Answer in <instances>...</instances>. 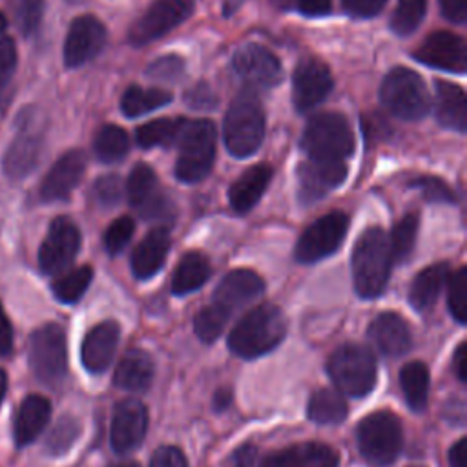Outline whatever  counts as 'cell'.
<instances>
[{
	"instance_id": "obj_1",
	"label": "cell",
	"mask_w": 467,
	"mask_h": 467,
	"mask_svg": "<svg viewBox=\"0 0 467 467\" xmlns=\"http://www.w3.org/2000/svg\"><path fill=\"white\" fill-rule=\"evenodd\" d=\"M286 316L272 303H263L248 310L230 330V350L244 359H254L272 352L286 336Z\"/></svg>"
},
{
	"instance_id": "obj_2",
	"label": "cell",
	"mask_w": 467,
	"mask_h": 467,
	"mask_svg": "<svg viewBox=\"0 0 467 467\" xmlns=\"http://www.w3.org/2000/svg\"><path fill=\"white\" fill-rule=\"evenodd\" d=\"M350 265L354 288L359 297L374 299L383 294L394 261L389 237L379 226H370L358 237Z\"/></svg>"
},
{
	"instance_id": "obj_3",
	"label": "cell",
	"mask_w": 467,
	"mask_h": 467,
	"mask_svg": "<svg viewBox=\"0 0 467 467\" xmlns=\"http://www.w3.org/2000/svg\"><path fill=\"white\" fill-rule=\"evenodd\" d=\"M223 137L234 157L244 159L259 150L265 137V111L254 91L243 89L232 100L224 115Z\"/></svg>"
},
{
	"instance_id": "obj_4",
	"label": "cell",
	"mask_w": 467,
	"mask_h": 467,
	"mask_svg": "<svg viewBox=\"0 0 467 467\" xmlns=\"http://www.w3.org/2000/svg\"><path fill=\"white\" fill-rule=\"evenodd\" d=\"M327 372L336 390L352 398H363L376 385L378 367L370 348L359 343H343L330 354Z\"/></svg>"
},
{
	"instance_id": "obj_5",
	"label": "cell",
	"mask_w": 467,
	"mask_h": 467,
	"mask_svg": "<svg viewBox=\"0 0 467 467\" xmlns=\"http://www.w3.org/2000/svg\"><path fill=\"white\" fill-rule=\"evenodd\" d=\"M217 131L212 120H186L177 146L179 157L175 162V177L184 184H195L204 179L215 159Z\"/></svg>"
},
{
	"instance_id": "obj_6",
	"label": "cell",
	"mask_w": 467,
	"mask_h": 467,
	"mask_svg": "<svg viewBox=\"0 0 467 467\" xmlns=\"http://www.w3.org/2000/svg\"><path fill=\"white\" fill-rule=\"evenodd\" d=\"M361 456L374 467L394 463L403 447L400 418L390 410H376L365 416L356 431Z\"/></svg>"
},
{
	"instance_id": "obj_7",
	"label": "cell",
	"mask_w": 467,
	"mask_h": 467,
	"mask_svg": "<svg viewBox=\"0 0 467 467\" xmlns=\"http://www.w3.org/2000/svg\"><path fill=\"white\" fill-rule=\"evenodd\" d=\"M301 150L308 159L347 161L354 151V135L341 113L314 115L301 135Z\"/></svg>"
},
{
	"instance_id": "obj_8",
	"label": "cell",
	"mask_w": 467,
	"mask_h": 467,
	"mask_svg": "<svg viewBox=\"0 0 467 467\" xmlns=\"http://www.w3.org/2000/svg\"><path fill=\"white\" fill-rule=\"evenodd\" d=\"M381 104L401 120H420L431 109V97L421 77L403 66L387 73L379 88Z\"/></svg>"
},
{
	"instance_id": "obj_9",
	"label": "cell",
	"mask_w": 467,
	"mask_h": 467,
	"mask_svg": "<svg viewBox=\"0 0 467 467\" xmlns=\"http://www.w3.org/2000/svg\"><path fill=\"white\" fill-rule=\"evenodd\" d=\"M29 367L35 378L49 387L58 385L67 372V345L64 328L46 323L31 332L27 345Z\"/></svg>"
},
{
	"instance_id": "obj_10",
	"label": "cell",
	"mask_w": 467,
	"mask_h": 467,
	"mask_svg": "<svg viewBox=\"0 0 467 467\" xmlns=\"http://www.w3.org/2000/svg\"><path fill=\"white\" fill-rule=\"evenodd\" d=\"M44 146V131L35 109H27L18 117L16 135L5 150L4 171L11 179L29 175L40 161Z\"/></svg>"
},
{
	"instance_id": "obj_11",
	"label": "cell",
	"mask_w": 467,
	"mask_h": 467,
	"mask_svg": "<svg viewBox=\"0 0 467 467\" xmlns=\"http://www.w3.org/2000/svg\"><path fill=\"white\" fill-rule=\"evenodd\" d=\"M348 226L347 213L334 210L316 219L297 239L294 257L299 263H316L334 254L345 239Z\"/></svg>"
},
{
	"instance_id": "obj_12",
	"label": "cell",
	"mask_w": 467,
	"mask_h": 467,
	"mask_svg": "<svg viewBox=\"0 0 467 467\" xmlns=\"http://www.w3.org/2000/svg\"><path fill=\"white\" fill-rule=\"evenodd\" d=\"M193 11V0H155L130 27L133 46L150 44L182 24Z\"/></svg>"
},
{
	"instance_id": "obj_13",
	"label": "cell",
	"mask_w": 467,
	"mask_h": 467,
	"mask_svg": "<svg viewBox=\"0 0 467 467\" xmlns=\"http://www.w3.org/2000/svg\"><path fill=\"white\" fill-rule=\"evenodd\" d=\"M126 190L130 204L140 213L142 219L166 221L173 217V206L159 188L157 175L150 164H135L128 177Z\"/></svg>"
},
{
	"instance_id": "obj_14",
	"label": "cell",
	"mask_w": 467,
	"mask_h": 467,
	"mask_svg": "<svg viewBox=\"0 0 467 467\" xmlns=\"http://www.w3.org/2000/svg\"><path fill=\"white\" fill-rule=\"evenodd\" d=\"M80 248V232L69 217H57L49 224L38 250V266L44 274L55 275L66 270Z\"/></svg>"
},
{
	"instance_id": "obj_15",
	"label": "cell",
	"mask_w": 467,
	"mask_h": 467,
	"mask_svg": "<svg viewBox=\"0 0 467 467\" xmlns=\"http://www.w3.org/2000/svg\"><path fill=\"white\" fill-rule=\"evenodd\" d=\"M334 88V78L325 62L316 57L299 60L292 78V99L297 111H308L321 104Z\"/></svg>"
},
{
	"instance_id": "obj_16",
	"label": "cell",
	"mask_w": 467,
	"mask_h": 467,
	"mask_svg": "<svg viewBox=\"0 0 467 467\" xmlns=\"http://www.w3.org/2000/svg\"><path fill=\"white\" fill-rule=\"evenodd\" d=\"M148 431V409L140 400L126 398L119 401L111 416L109 441L117 454H128L142 443Z\"/></svg>"
},
{
	"instance_id": "obj_17",
	"label": "cell",
	"mask_w": 467,
	"mask_h": 467,
	"mask_svg": "<svg viewBox=\"0 0 467 467\" xmlns=\"http://www.w3.org/2000/svg\"><path fill=\"white\" fill-rule=\"evenodd\" d=\"M234 71L254 88H274L283 78L279 58L261 44L239 47L232 58Z\"/></svg>"
},
{
	"instance_id": "obj_18",
	"label": "cell",
	"mask_w": 467,
	"mask_h": 467,
	"mask_svg": "<svg viewBox=\"0 0 467 467\" xmlns=\"http://www.w3.org/2000/svg\"><path fill=\"white\" fill-rule=\"evenodd\" d=\"M347 177V161L306 159L297 168L299 199L303 204L323 199Z\"/></svg>"
},
{
	"instance_id": "obj_19",
	"label": "cell",
	"mask_w": 467,
	"mask_h": 467,
	"mask_svg": "<svg viewBox=\"0 0 467 467\" xmlns=\"http://www.w3.org/2000/svg\"><path fill=\"white\" fill-rule=\"evenodd\" d=\"M106 44V27L93 15L77 16L67 31L64 42V64L67 67H80L97 57Z\"/></svg>"
},
{
	"instance_id": "obj_20",
	"label": "cell",
	"mask_w": 467,
	"mask_h": 467,
	"mask_svg": "<svg viewBox=\"0 0 467 467\" xmlns=\"http://www.w3.org/2000/svg\"><path fill=\"white\" fill-rule=\"evenodd\" d=\"M414 58L431 67L465 73L467 46L462 36L451 31H434L416 47Z\"/></svg>"
},
{
	"instance_id": "obj_21",
	"label": "cell",
	"mask_w": 467,
	"mask_h": 467,
	"mask_svg": "<svg viewBox=\"0 0 467 467\" xmlns=\"http://www.w3.org/2000/svg\"><path fill=\"white\" fill-rule=\"evenodd\" d=\"M86 170V157L80 150L64 153L46 173L40 184V199L46 202L64 201L77 188Z\"/></svg>"
},
{
	"instance_id": "obj_22",
	"label": "cell",
	"mask_w": 467,
	"mask_h": 467,
	"mask_svg": "<svg viewBox=\"0 0 467 467\" xmlns=\"http://www.w3.org/2000/svg\"><path fill=\"white\" fill-rule=\"evenodd\" d=\"M120 337V327L117 321L108 319L88 330L80 347L82 365L91 374L104 372L113 358Z\"/></svg>"
},
{
	"instance_id": "obj_23",
	"label": "cell",
	"mask_w": 467,
	"mask_h": 467,
	"mask_svg": "<svg viewBox=\"0 0 467 467\" xmlns=\"http://www.w3.org/2000/svg\"><path fill=\"white\" fill-rule=\"evenodd\" d=\"M263 290L265 281L257 272L248 268H235L219 281L212 303L219 305L221 308L232 314L234 310L244 306L246 303L261 296Z\"/></svg>"
},
{
	"instance_id": "obj_24",
	"label": "cell",
	"mask_w": 467,
	"mask_h": 467,
	"mask_svg": "<svg viewBox=\"0 0 467 467\" xmlns=\"http://www.w3.org/2000/svg\"><path fill=\"white\" fill-rule=\"evenodd\" d=\"M339 454L327 443L303 441L268 454L261 467H337Z\"/></svg>"
},
{
	"instance_id": "obj_25",
	"label": "cell",
	"mask_w": 467,
	"mask_h": 467,
	"mask_svg": "<svg viewBox=\"0 0 467 467\" xmlns=\"http://www.w3.org/2000/svg\"><path fill=\"white\" fill-rule=\"evenodd\" d=\"M368 339L389 358L403 356L412 347V336L407 321L396 312H381L368 325Z\"/></svg>"
},
{
	"instance_id": "obj_26",
	"label": "cell",
	"mask_w": 467,
	"mask_h": 467,
	"mask_svg": "<svg viewBox=\"0 0 467 467\" xmlns=\"http://www.w3.org/2000/svg\"><path fill=\"white\" fill-rule=\"evenodd\" d=\"M170 250V230L157 226L146 234V237L135 246L131 254V272L137 279H150L155 275Z\"/></svg>"
},
{
	"instance_id": "obj_27",
	"label": "cell",
	"mask_w": 467,
	"mask_h": 467,
	"mask_svg": "<svg viewBox=\"0 0 467 467\" xmlns=\"http://www.w3.org/2000/svg\"><path fill=\"white\" fill-rule=\"evenodd\" d=\"M49 416H51V403L47 398L40 394L26 396L15 416V425H13L15 443L18 447H26L33 443L47 425Z\"/></svg>"
},
{
	"instance_id": "obj_28",
	"label": "cell",
	"mask_w": 467,
	"mask_h": 467,
	"mask_svg": "<svg viewBox=\"0 0 467 467\" xmlns=\"http://www.w3.org/2000/svg\"><path fill=\"white\" fill-rule=\"evenodd\" d=\"M272 173H274L272 166L266 162L254 164L252 168H248L230 186L228 199H230V206L234 208V212H237V213L250 212L259 202L263 193L266 192L268 182L272 181Z\"/></svg>"
},
{
	"instance_id": "obj_29",
	"label": "cell",
	"mask_w": 467,
	"mask_h": 467,
	"mask_svg": "<svg viewBox=\"0 0 467 467\" xmlns=\"http://www.w3.org/2000/svg\"><path fill=\"white\" fill-rule=\"evenodd\" d=\"M153 374H155V365L151 356L146 350L131 348L120 358L115 368L113 383L122 390L142 392L151 385Z\"/></svg>"
},
{
	"instance_id": "obj_30",
	"label": "cell",
	"mask_w": 467,
	"mask_h": 467,
	"mask_svg": "<svg viewBox=\"0 0 467 467\" xmlns=\"http://www.w3.org/2000/svg\"><path fill=\"white\" fill-rule=\"evenodd\" d=\"M436 119L441 126L465 131L467 128V106H465V91L452 82L436 80Z\"/></svg>"
},
{
	"instance_id": "obj_31",
	"label": "cell",
	"mask_w": 467,
	"mask_h": 467,
	"mask_svg": "<svg viewBox=\"0 0 467 467\" xmlns=\"http://www.w3.org/2000/svg\"><path fill=\"white\" fill-rule=\"evenodd\" d=\"M447 274V263H434L416 274L409 288V301L418 312H427L429 308H432L445 285Z\"/></svg>"
},
{
	"instance_id": "obj_32",
	"label": "cell",
	"mask_w": 467,
	"mask_h": 467,
	"mask_svg": "<svg viewBox=\"0 0 467 467\" xmlns=\"http://www.w3.org/2000/svg\"><path fill=\"white\" fill-rule=\"evenodd\" d=\"M212 274L210 261L199 252H186L171 277V292L175 296H186L201 288Z\"/></svg>"
},
{
	"instance_id": "obj_33",
	"label": "cell",
	"mask_w": 467,
	"mask_h": 467,
	"mask_svg": "<svg viewBox=\"0 0 467 467\" xmlns=\"http://www.w3.org/2000/svg\"><path fill=\"white\" fill-rule=\"evenodd\" d=\"M348 414L343 394L336 389H317L312 392L306 416L317 425H339Z\"/></svg>"
},
{
	"instance_id": "obj_34",
	"label": "cell",
	"mask_w": 467,
	"mask_h": 467,
	"mask_svg": "<svg viewBox=\"0 0 467 467\" xmlns=\"http://www.w3.org/2000/svg\"><path fill=\"white\" fill-rule=\"evenodd\" d=\"M429 368L423 361H409L400 372V385L407 405L414 412H423L429 400Z\"/></svg>"
},
{
	"instance_id": "obj_35",
	"label": "cell",
	"mask_w": 467,
	"mask_h": 467,
	"mask_svg": "<svg viewBox=\"0 0 467 467\" xmlns=\"http://www.w3.org/2000/svg\"><path fill=\"white\" fill-rule=\"evenodd\" d=\"M171 102V93L159 89V88H140V86H130L122 99H120V109L126 117H139L144 113H150L161 106H166Z\"/></svg>"
},
{
	"instance_id": "obj_36",
	"label": "cell",
	"mask_w": 467,
	"mask_h": 467,
	"mask_svg": "<svg viewBox=\"0 0 467 467\" xmlns=\"http://www.w3.org/2000/svg\"><path fill=\"white\" fill-rule=\"evenodd\" d=\"M186 124V119H155L137 128L135 139L140 148L155 146H173Z\"/></svg>"
},
{
	"instance_id": "obj_37",
	"label": "cell",
	"mask_w": 467,
	"mask_h": 467,
	"mask_svg": "<svg viewBox=\"0 0 467 467\" xmlns=\"http://www.w3.org/2000/svg\"><path fill=\"white\" fill-rule=\"evenodd\" d=\"M93 150H95V155L99 161L108 162V164L117 162L128 153L130 137L122 128H119L115 124H104L95 133Z\"/></svg>"
},
{
	"instance_id": "obj_38",
	"label": "cell",
	"mask_w": 467,
	"mask_h": 467,
	"mask_svg": "<svg viewBox=\"0 0 467 467\" xmlns=\"http://www.w3.org/2000/svg\"><path fill=\"white\" fill-rule=\"evenodd\" d=\"M91 279H93V268L91 266L84 265V266L73 268L67 274H64V275H60L58 279L53 281V285H51L53 296L60 303L73 305L84 296Z\"/></svg>"
},
{
	"instance_id": "obj_39",
	"label": "cell",
	"mask_w": 467,
	"mask_h": 467,
	"mask_svg": "<svg viewBox=\"0 0 467 467\" xmlns=\"http://www.w3.org/2000/svg\"><path fill=\"white\" fill-rule=\"evenodd\" d=\"M418 226H420L418 213H407L392 228V234L389 237V246H390L394 265L403 263L410 255V252L414 248Z\"/></svg>"
},
{
	"instance_id": "obj_40",
	"label": "cell",
	"mask_w": 467,
	"mask_h": 467,
	"mask_svg": "<svg viewBox=\"0 0 467 467\" xmlns=\"http://www.w3.org/2000/svg\"><path fill=\"white\" fill-rule=\"evenodd\" d=\"M230 316H232L230 312H226L224 308H221L215 303L201 308L193 317V330H195L197 337L204 343L215 341L221 336V332L224 330Z\"/></svg>"
},
{
	"instance_id": "obj_41",
	"label": "cell",
	"mask_w": 467,
	"mask_h": 467,
	"mask_svg": "<svg viewBox=\"0 0 467 467\" xmlns=\"http://www.w3.org/2000/svg\"><path fill=\"white\" fill-rule=\"evenodd\" d=\"M78 434H80L78 420L69 414H64L58 418V421L49 431V434L44 441V449L51 456H60L71 449V445L75 443Z\"/></svg>"
},
{
	"instance_id": "obj_42",
	"label": "cell",
	"mask_w": 467,
	"mask_h": 467,
	"mask_svg": "<svg viewBox=\"0 0 467 467\" xmlns=\"http://www.w3.org/2000/svg\"><path fill=\"white\" fill-rule=\"evenodd\" d=\"M427 13V0H398L390 18V29L398 36H407L421 24Z\"/></svg>"
},
{
	"instance_id": "obj_43",
	"label": "cell",
	"mask_w": 467,
	"mask_h": 467,
	"mask_svg": "<svg viewBox=\"0 0 467 467\" xmlns=\"http://www.w3.org/2000/svg\"><path fill=\"white\" fill-rule=\"evenodd\" d=\"M447 306L456 323H467V268H458L449 277V292H447Z\"/></svg>"
},
{
	"instance_id": "obj_44",
	"label": "cell",
	"mask_w": 467,
	"mask_h": 467,
	"mask_svg": "<svg viewBox=\"0 0 467 467\" xmlns=\"http://www.w3.org/2000/svg\"><path fill=\"white\" fill-rule=\"evenodd\" d=\"M44 15V0H15V22L24 36L38 31Z\"/></svg>"
},
{
	"instance_id": "obj_45",
	"label": "cell",
	"mask_w": 467,
	"mask_h": 467,
	"mask_svg": "<svg viewBox=\"0 0 467 467\" xmlns=\"http://www.w3.org/2000/svg\"><path fill=\"white\" fill-rule=\"evenodd\" d=\"M410 188H418L425 201L429 202H456L454 192L449 188V184L438 177L432 175H421L412 181H409Z\"/></svg>"
},
{
	"instance_id": "obj_46",
	"label": "cell",
	"mask_w": 467,
	"mask_h": 467,
	"mask_svg": "<svg viewBox=\"0 0 467 467\" xmlns=\"http://www.w3.org/2000/svg\"><path fill=\"white\" fill-rule=\"evenodd\" d=\"M133 232H135V224L128 215L115 219L104 232V248L108 250V254L111 255L120 254L126 248V244L131 241Z\"/></svg>"
},
{
	"instance_id": "obj_47",
	"label": "cell",
	"mask_w": 467,
	"mask_h": 467,
	"mask_svg": "<svg viewBox=\"0 0 467 467\" xmlns=\"http://www.w3.org/2000/svg\"><path fill=\"white\" fill-rule=\"evenodd\" d=\"M93 201L102 208H113L120 202L122 197V181L119 175L109 173L99 177L91 186Z\"/></svg>"
},
{
	"instance_id": "obj_48",
	"label": "cell",
	"mask_w": 467,
	"mask_h": 467,
	"mask_svg": "<svg viewBox=\"0 0 467 467\" xmlns=\"http://www.w3.org/2000/svg\"><path fill=\"white\" fill-rule=\"evenodd\" d=\"M184 73V60L177 55H166L151 62L146 69V75L155 80H164V82H175L182 77Z\"/></svg>"
},
{
	"instance_id": "obj_49",
	"label": "cell",
	"mask_w": 467,
	"mask_h": 467,
	"mask_svg": "<svg viewBox=\"0 0 467 467\" xmlns=\"http://www.w3.org/2000/svg\"><path fill=\"white\" fill-rule=\"evenodd\" d=\"M184 102L192 108V109H213L219 104V99L215 95V91L210 88V84L206 82H197L195 86H192L190 89H186L184 93Z\"/></svg>"
},
{
	"instance_id": "obj_50",
	"label": "cell",
	"mask_w": 467,
	"mask_h": 467,
	"mask_svg": "<svg viewBox=\"0 0 467 467\" xmlns=\"http://www.w3.org/2000/svg\"><path fill=\"white\" fill-rule=\"evenodd\" d=\"M150 467H188V462L179 447L162 445L153 452Z\"/></svg>"
},
{
	"instance_id": "obj_51",
	"label": "cell",
	"mask_w": 467,
	"mask_h": 467,
	"mask_svg": "<svg viewBox=\"0 0 467 467\" xmlns=\"http://www.w3.org/2000/svg\"><path fill=\"white\" fill-rule=\"evenodd\" d=\"M16 67V46L11 38H0V89L9 82Z\"/></svg>"
},
{
	"instance_id": "obj_52",
	"label": "cell",
	"mask_w": 467,
	"mask_h": 467,
	"mask_svg": "<svg viewBox=\"0 0 467 467\" xmlns=\"http://www.w3.org/2000/svg\"><path fill=\"white\" fill-rule=\"evenodd\" d=\"M387 0H343V7L356 18H370L378 15Z\"/></svg>"
},
{
	"instance_id": "obj_53",
	"label": "cell",
	"mask_w": 467,
	"mask_h": 467,
	"mask_svg": "<svg viewBox=\"0 0 467 467\" xmlns=\"http://www.w3.org/2000/svg\"><path fill=\"white\" fill-rule=\"evenodd\" d=\"M441 15L454 24H463L467 20V4L465 0H438Z\"/></svg>"
},
{
	"instance_id": "obj_54",
	"label": "cell",
	"mask_w": 467,
	"mask_h": 467,
	"mask_svg": "<svg viewBox=\"0 0 467 467\" xmlns=\"http://www.w3.org/2000/svg\"><path fill=\"white\" fill-rule=\"evenodd\" d=\"M257 456V449L252 443H244L237 447L230 456V467H254Z\"/></svg>"
},
{
	"instance_id": "obj_55",
	"label": "cell",
	"mask_w": 467,
	"mask_h": 467,
	"mask_svg": "<svg viewBox=\"0 0 467 467\" xmlns=\"http://www.w3.org/2000/svg\"><path fill=\"white\" fill-rule=\"evenodd\" d=\"M297 9L306 16H325L332 9V0H296Z\"/></svg>"
},
{
	"instance_id": "obj_56",
	"label": "cell",
	"mask_w": 467,
	"mask_h": 467,
	"mask_svg": "<svg viewBox=\"0 0 467 467\" xmlns=\"http://www.w3.org/2000/svg\"><path fill=\"white\" fill-rule=\"evenodd\" d=\"M13 350V328L0 303V356H7Z\"/></svg>"
},
{
	"instance_id": "obj_57",
	"label": "cell",
	"mask_w": 467,
	"mask_h": 467,
	"mask_svg": "<svg viewBox=\"0 0 467 467\" xmlns=\"http://www.w3.org/2000/svg\"><path fill=\"white\" fill-rule=\"evenodd\" d=\"M452 368H454V374H456L458 381L465 383L467 381V345L465 343H460L458 348L454 350Z\"/></svg>"
},
{
	"instance_id": "obj_58",
	"label": "cell",
	"mask_w": 467,
	"mask_h": 467,
	"mask_svg": "<svg viewBox=\"0 0 467 467\" xmlns=\"http://www.w3.org/2000/svg\"><path fill=\"white\" fill-rule=\"evenodd\" d=\"M467 438H460L449 451V465L451 467H467Z\"/></svg>"
},
{
	"instance_id": "obj_59",
	"label": "cell",
	"mask_w": 467,
	"mask_h": 467,
	"mask_svg": "<svg viewBox=\"0 0 467 467\" xmlns=\"http://www.w3.org/2000/svg\"><path fill=\"white\" fill-rule=\"evenodd\" d=\"M232 390L230 389H219L217 392H215V396H213V409L215 410H224V409H228L230 407V403H232Z\"/></svg>"
},
{
	"instance_id": "obj_60",
	"label": "cell",
	"mask_w": 467,
	"mask_h": 467,
	"mask_svg": "<svg viewBox=\"0 0 467 467\" xmlns=\"http://www.w3.org/2000/svg\"><path fill=\"white\" fill-rule=\"evenodd\" d=\"M5 389H7V376H5V372L0 368V403H2V400H4Z\"/></svg>"
},
{
	"instance_id": "obj_61",
	"label": "cell",
	"mask_w": 467,
	"mask_h": 467,
	"mask_svg": "<svg viewBox=\"0 0 467 467\" xmlns=\"http://www.w3.org/2000/svg\"><path fill=\"white\" fill-rule=\"evenodd\" d=\"M109 467H139V463L137 462H122V463H115Z\"/></svg>"
},
{
	"instance_id": "obj_62",
	"label": "cell",
	"mask_w": 467,
	"mask_h": 467,
	"mask_svg": "<svg viewBox=\"0 0 467 467\" xmlns=\"http://www.w3.org/2000/svg\"><path fill=\"white\" fill-rule=\"evenodd\" d=\"M5 27H7V20H5L4 13H0V36H2V33L5 31Z\"/></svg>"
},
{
	"instance_id": "obj_63",
	"label": "cell",
	"mask_w": 467,
	"mask_h": 467,
	"mask_svg": "<svg viewBox=\"0 0 467 467\" xmlns=\"http://www.w3.org/2000/svg\"><path fill=\"white\" fill-rule=\"evenodd\" d=\"M414 467H421V465H414Z\"/></svg>"
}]
</instances>
